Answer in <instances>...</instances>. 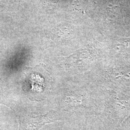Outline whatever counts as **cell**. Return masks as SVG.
Here are the masks:
<instances>
[{
	"mask_svg": "<svg viewBox=\"0 0 130 130\" xmlns=\"http://www.w3.org/2000/svg\"><path fill=\"white\" fill-rule=\"evenodd\" d=\"M52 121L48 114L36 117H20L19 130H39L43 126Z\"/></svg>",
	"mask_w": 130,
	"mask_h": 130,
	"instance_id": "6da1fadb",
	"label": "cell"
}]
</instances>
